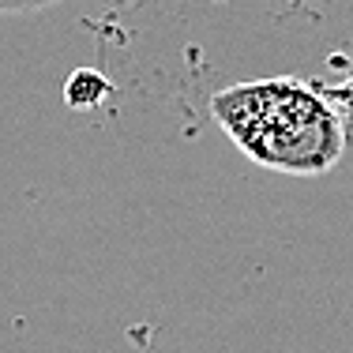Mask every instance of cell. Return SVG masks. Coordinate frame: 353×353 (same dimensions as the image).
<instances>
[{"label": "cell", "mask_w": 353, "mask_h": 353, "mask_svg": "<svg viewBox=\"0 0 353 353\" xmlns=\"http://www.w3.org/2000/svg\"><path fill=\"white\" fill-rule=\"evenodd\" d=\"M211 113L248 158L271 170L312 176L331 170L346 147L339 109L297 79L222 90Z\"/></svg>", "instance_id": "obj_1"}, {"label": "cell", "mask_w": 353, "mask_h": 353, "mask_svg": "<svg viewBox=\"0 0 353 353\" xmlns=\"http://www.w3.org/2000/svg\"><path fill=\"white\" fill-rule=\"evenodd\" d=\"M105 79L98 72H75L68 79V102L72 105H94L98 98H105Z\"/></svg>", "instance_id": "obj_2"}, {"label": "cell", "mask_w": 353, "mask_h": 353, "mask_svg": "<svg viewBox=\"0 0 353 353\" xmlns=\"http://www.w3.org/2000/svg\"><path fill=\"white\" fill-rule=\"evenodd\" d=\"M30 4H46V0H0V8H30Z\"/></svg>", "instance_id": "obj_3"}]
</instances>
